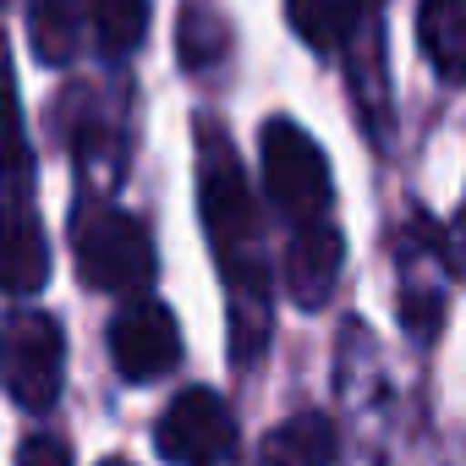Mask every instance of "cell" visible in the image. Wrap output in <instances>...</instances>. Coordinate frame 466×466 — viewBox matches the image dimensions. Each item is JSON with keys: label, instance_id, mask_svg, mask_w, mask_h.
Returning <instances> with one entry per match:
<instances>
[{"label": "cell", "instance_id": "1", "mask_svg": "<svg viewBox=\"0 0 466 466\" xmlns=\"http://www.w3.org/2000/svg\"><path fill=\"white\" fill-rule=\"evenodd\" d=\"M203 148H198V208H203V230L214 242V258L225 269L230 297H248V308H264V253H258V203L248 192V176L230 154L219 121L198 127Z\"/></svg>", "mask_w": 466, "mask_h": 466}, {"label": "cell", "instance_id": "2", "mask_svg": "<svg viewBox=\"0 0 466 466\" xmlns=\"http://www.w3.org/2000/svg\"><path fill=\"white\" fill-rule=\"evenodd\" d=\"M77 269L94 291H110V297H137L148 291L154 280V242L137 214L127 208H83L77 219Z\"/></svg>", "mask_w": 466, "mask_h": 466}, {"label": "cell", "instance_id": "3", "mask_svg": "<svg viewBox=\"0 0 466 466\" xmlns=\"http://www.w3.org/2000/svg\"><path fill=\"white\" fill-rule=\"evenodd\" d=\"M66 340L50 313H12L0 324V384L23 411H50L61 400Z\"/></svg>", "mask_w": 466, "mask_h": 466}, {"label": "cell", "instance_id": "4", "mask_svg": "<svg viewBox=\"0 0 466 466\" xmlns=\"http://www.w3.org/2000/svg\"><path fill=\"white\" fill-rule=\"evenodd\" d=\"M264 181H269V198L286 208L291 225L302 219H319L329 214V159L324 148L286 116H275L264 127Z\"/></svg>", "mask_w": 466, "mask_h": 466}, {"label": "cell", "instance_id": "5", "mask_svg": "<svg viewBox=\"0 0 466 466\" xmlns=\"http://www.w3.org/2000/svg\"><path fill=\"white\" fill-rule=\"evenodd\" d=\"M154 444L170 466H225L230 450H237V422H230V406L214 390H181L165 406Z\"/></svg>", "mask_w": 466, "mask_h": 466}, {"label": "cell", "instance_id": "6", "mask_svg": "<svg viewBox=\"0 0 466 466\" xmlns=\"http://www.w3.org/2000/svg\"><path fill=\"white\" fill-rule=\"evenodd\" d=\"M110 362L127 384H154L181 362V324L165 302H132L110 324Z\"/></svg>", "mask_w": 466, "mask_h": 466}, {"label": "cell", "instance_id": "7", "mask_svg": "<svg viewBox=\"0 0 466 466\" xmlns=\"http://www.w3.org/2000/svg\"><path fill=\"white\" fill-rule=\"evenodd\" d=\"M340 258H346L340 225H329V214L302 219V225H297V237H291V253H286V286H291V302L308 308V313H319V308L335 297Z\"/></svg>", "mask_w": 466, "mask_h": 466}, {"label": "cell", "instance_id": "8", "mask_svg": "<svg viewBox=\"0 0 466 466\" xmlns=\"http://www.w3.org/2000/svg\"><path fill=\"white\" fill-rule=\"evenodd\" d=\"M50 280V242L23 203H0V291L34 297Z\"/></svg>", "mask_w": 466, "mask_h": 466}, {"label": "cell", "instance_id": "9", "mask_svg": "<svg viewBox=\"0 0 466 466\" xmlns=\"http://www.w3.org/2000/svg\"><path fill=\"white\" fill-rule=\"evenodd\" d=\"M253 466H335V428L319 411H297L264 433Z\"/></svg>", "mask_w": 466, "mask_h": 466}, {"label": "cell", "instance_id": "10", "mask_svg": "<svg viewBox=\"0 0 466 466\" xmlns=\"http://www.w3.org/2000/svg\"><path fill=\"white\" fill-rule=\"evenodd\" d=\"M28 176H34V154H28V132H23V105H17L12 50H6V39H0V198L23 192Z\"/></svg>", "mask_w": 466, "mask_h": 466}, {"label": "cell", "instance_id": "11", "mask_svg": "<svg viewBox=\"0 0 466 466\" xmlns=\"http://www.w3.org/2000/svg\"><path fill=\"white\" fill-rule=\"evenodd\" d=\"M417 39L444 83L461 77V50H466V6L461 0H422L417 12Z\"/></svg>", "mask_w": 466, "mask_h": 466}, {"label": "cell", "instance_id": "12", "mask_svg": "<svg viewBox=\"0 0 466 466\" xmlns=\"http://www.w3.org/2000/svg\"><path fill=\"white\" fill-rule=\"evenodd\" d=\"M362 12H368V0H286L291 28H297L313 50H340V45L357 34Z\"/></svg>", "mask_w": 466, "mask_h": 466}, {"label": "cell", "instance_id": "13", "mask_svg": "<svg viewBox=\"0 0 466 466\" xmlns=\"http://www.w3.org/2000/svg\"><path fill=\"white\" fill-rule=\"evenodd\" d=\"M28 39L45 66H61L77 56L83 39V0H34L28 6Z\"/></svg>", "mask_w": 466, "mask_h": 466}, {"label": "cell", "instance_id": "14", "mask_svg": "<svg viewBox=\"0 0 466 466\" xmlns=\"http://www.w3.org/2000/svg\"><path fill=\"white\" fill-rule=\"evenodd\" d=\"M181 66L187 72H203V66H219L225 50H230V23L219 17V6H208V0H187L181 6Z\"/></svg>", "mask_w": 466, "mask_h": 466}, {"label": "cell", "instance_id": "15", "mask_svg": "<svg viewBox=\"0 0 466 466\" xmlns=\"http://www.w3.org/2000/svg\"><path fill=\"white\" fill-rule=\"evenodd\" d=\"M88 17H94L99 45L110 56H127L148 34V0H88Z\"/></svg>", "mask_w": 466, "mask_h": 466}, {"label": "cell", "instance_id": "16", "mask_svg": "<svg viewBox=\"0 0 466 466\" xmlns=\"http://www.w3.org/2000/svg\"><path fill=\"white\" fill-rule=\"evenodd\" d=\"M17 466H72V450L50 433H34L17 444Z\"/></svg>", "mask_w": 466, "mask_h": 466}, {"label": "cell", "instance_id": "17", "mask_svg": "<svg viewBox=\"0 0 466 466\" xmlns=\"http://www.w3.org/2000/svg\"><path fill=\"white\" fill-rule=\"evenodd\" d=\"M105 466H132V461H105Z\"/></svg>", "mask_w": 466, "mask_h": 466}]
</instances>
